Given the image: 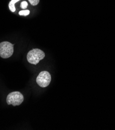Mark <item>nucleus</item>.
Listing matches in <instances>:
<instances>
[{
    "label": "nucleus",
    "mask_w": 115,
    "mask_h": 130,
    "mask_svg": "<svg viewBox=\"0 0 115 130\" xmlns=\"http://www.w3.org/2000/svg\"><path fill=\"white\" fill-rule=\"evenodd\" d=\"M45 57L44 51L39 49H34L30 50L27 55V60L29 63L36 65Z\"/></svg>",
    "instance_id": "nucleus-1"
},
{
    "label": "nucleus",
    "mask_w": 115,
    "mask_h": 130,
    "mask_svg": "<svg viewBox=\"0 0 115 130\" xmlns=\"http://www.w3.org/2000/svg\"><path fill=\"white\" fill-rule=\"evenodd\" d=\"M24 98L23 95L18 91L10 93L7 96L6 102L8 105H12L14 106L20 105L23 102Z\"/></svg>",
    "instance_id": "nucleus-2"
},
{
    "label": "nucleus",
    "mask_w": 115,
    "mask_h": 130,
    "mask_svg": "<svg viewBox=\"0 0 115 130\" xmlns=\"http://www.w3.org/2000/svg\"><path fill=\"white\" fill-rule=\"evenodd\" d=\"M14 45L8 42L0 43V56L4 59L11 57L14 53Z\"/></svg>",
    "instance_id": "nucleus-3"
},
{
    "label": "nucleus",
    "mask_w": 115,
    "mask_h": 130,
    "mask_svg": "<svg viewBox=\"0 0 115 130\" xmlns=\"http://www.w3.org/2000/svg\"><path fill=\"white\" fill-rule=\"evenodd\" d=\"M52 77L47 71L41 72L36 78V83L41 87L45 88L50 83Z\"/></svg>",
    "instance_id": "nucleus-4"
},
{
    "label": "nucleus",
    "mask_w": 115,
    "mask_h": 130,
    "mask_svg": "<svg viewBox=\"0 0 115 130\" xmlns=\"http://www.w3.org/2000/svg\"><path fill=\"white\" fill-rule=\"evenodd\" d=\"M20 0H11V1L9 2L8 6L10 10L12 12H15L16 10V8L15 7V4L19 1Z\"/></svg>",
    "instance_id": "nucleus-5"
},
{
    "label": "nucleus",
    "mask_w": 115,
    "mask_h": 130,
    "mask_svg": "<svg viewBox=\"0 0 115 130\" xmlns=\"http://www.w3.org/2000/svg\"><path fill=\"white\" fill-rule=\"evenodd\" d=\"M30 14V11L29 10H21L20 11H19V14L20 16H26L28 15H29Z\"/></svg>",
    "instance_id": "nucleus-6"
},
{
    "label": "nucleus",
    "mask_w": 115,
    "mask_h": 130,
    "mask_svg": "<svg viewBox=\"0 0 115 130\" xmlns=\"http://www.w3.org/2000/svg\"><path fill=\"white\" fill-rule=\"evenodd\" d=\"M30 3L33 6L37 5L40 2V0H28Z\"/></svg>",
    "instance_id": "nucleus-7"
},
{
    "label": "nucleus",
    "mask_w": 115,
    "mask_h": 130,
    "mask_svg": "<svg viewBox=\"0 0 115 130\" xmlns=\"http://www.w3.org/2000/svg\"><path fill=\"white\" fill-rule=\"evenodd\" d=\"M28 3L25 1H23L21 2V4H20V7L22 9H25L27 8V6H28Z\"/></svg>",
    "instance_id": "nucleus-8"
}]
</instances>
